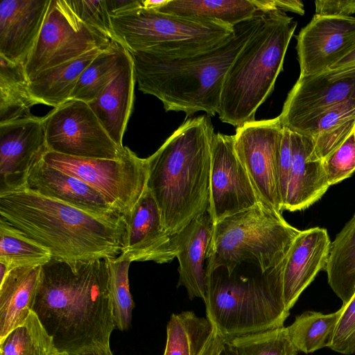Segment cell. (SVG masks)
<instances>
[{
	"label": "cell",
	"instance_id": "6da1fadb",
	"mask_svg": "<svg viewBox=\"0 0 355 355\" xmlns=\"http://www.w3.org/2000/svg\"><path fill=\"white\" fill-rule=\"evenodd\" d=\"M108 261L51 259L42 265L33 311L59 354L110 347L115 327Z\"/></svg>",
	"mask_w": 355,
	"mask_h": 355
},
{
	"label": "cell",
	"instance_id": "7a4b0ae2",
	"mask_svg": "<svg viewBox=\"0 0 355 355\" xmlns=\"http://www.w3.org/2000/svg\"><path fill=\"white\" fill-rule=\"evenodd\" d=\"M0 220L46 248L52 259H115L124 247L125 217L99 214L26 188L0 193Z\"/></svg>",
	"mask_w": 355,
	"mask_h": 355
},
{
	"label": "cell",
	"instance_id": "3957f363",
	"mask_svg": "<svg viewBox=\"0 0 355 355\" xmlns=\"http://www.w3.org/2000/svg\"><path fill=\"white\" fill-rule=\"evenodd\" d=\"M266 12L235 26L232 36L205 51L181 55L128 51L139 89L157 98L166 111L216 115L225 76Z\"/></svg>",
	"mask_w": 355,
	"mask_h": 355
},
{
	"label": "cell",
	"instance_id": "277c9868",
	"mask_svg": "<svg viewBox=\"0 0 355 355\" xmlns=\"http://www.w3.org/2000/svg\"><path fill=\"white\" fill-rule=\"evenodd\" d=\"M214 135L209 116L189 118L146 158L147 189L171 234L182 231L209 209Z\"/></svg>",
	"mask_w": 355,
	"mask_h": 355
},
{
	"label": "cell",
	"instance_id": "5b68a950",
	"mask_svg": "<svg viewBox=\"0 0 355 355\" xmlns=\"http://www.w3.org/2000/svg\"><path fill=\"white\" fill-rule=\"evenodd\" d=\"M297 23L280 10L266 12L238 53L224 79L218 114L239 127L255 113L274 89Z\"/></svg>",
	"mask_w": 355,
	"mask_h": 355
},
{
	"label": "cell",
	"instance_id": "8992f818",
	"mask_svg": "<svg viewBox=\"0 0 355 355\" xmlns=\"http://www.w3.org/2000/svg\"><path fill=\"white\" fill-rule=\"evenodd\" d=\"M300 232L261 203L227 217L213 225L207 277L219 268L231 277L243 261L255 263L264 275L286 257Z\"/></svg>",
	"mask_w": 355,
	"mask_h": 355
},
{
	"label": "cell",
	"instance_id": "52a82bcc",
	"mask_svg": "<svg viewBox=\"0 0 355 355\" xmlns=\"http://www.w3.org/2000/svg\"><path fill=\"white\" fill-rule=\"evenodd\" d=\"M204 302L206 318L225 340L282 327L290 313L280 286L266 275L236 281L213 272Z\"/></svg>",
	"mask_w": 355,
	"mask_h": 355
},
{
	"label": "cell",
	"instance_id": "ba28073f",
	"mask_svg": "<svg viewBox=\"0 0 355 355\" xmlns=\"http://www.w3.org/2000/svg\"><path fill=\"white\" fill-rule=\"evenodd\" d=\"M114 40L129 52L181 55L209 49L234 33L219 20L168 14L139 7L111 17Z\"/></svg>",
	"mask_w": 355,
	"mask_h": 355
},
{
	"label": "cell",
	"instance_id": "9c48e42d",
	"mask_svg": "<svg viewBox=\"0 0 355 355\" xmlns=\"http://www.w3.org/2000/svg\"><path fill=\"white\" fill-rule=\"evenodd\" d=\"M42 159L92 187L125 216L147 189L146 159L139 157L127 146L119 159L77 157L52 151H48Z\"/></svg>",
	"mask_w": 355,
	"mask_h": 355
},
{
	"label": "cell",
	"instance_id": "30bf717a",
	"mask_svg": "<svg viewBox=\"0 0 355 355\" xmlns=\"http://www.w3.org/2000/svg\"><path fill=\"white\" fill-rule=\"evenodd\" d=\"M114 42L80 19L67 0H51L37 42L24 65L27 76L30 78L93 49L107 48Z\"/></svg>",
	"mask_w": 355,
	"mask_h": 355
},
{
	"label": "cell",
	"instance_id": "8fae6325",
	"mask_svg": "<svg viewBox=\"0 0 355 355\" xmlns=\"http://www.w3.org/2000/svg\"><path fill=\"white\" fill-rule=\"evenodd\" d=\"M44 118L49 151L83 158L119 159L126 146L110 137L86 102L70 100Z\"/></svg>",
	"mask_w": 355,
	"mask_h": 355
},
{
	"label": "cell",
	"instance_id": "7c38bea8",
	"mask_svg": "<svg viewBox=\"0 0 355 355\" xmlns=\"http://www.w3.org/2000/svg\"><path fill=\"white\" fill-rule=\"evenodd\" d=\"M284 126L278 116L236 127V153L246 170L260 202L282 214L278 162Z\"/></svg>",
	"mask_w": 355,
	"mask_h": 355
},
{
	"label": "cell",
	"instance_id": "4fadbf2b",
	"mask_svg": "<svg viewBox=\"0 0 355 355\" xmlns=\"http://www.w3.org/2000/svg\"><path fill=\"white\" fill-rule=\"evenodd\" d=\"M259 203L250 177L236 153L234 135L215 133L207 210L213 225Z\"/></svg>",
	"mask_w": 355,
	"mask_h": 355
},
{
	"label": "cell",
	"instance_id": "5bb4252c",
	"mask_svg": "<svg viewBox=\"0 0 355 355\" xmlns=\"http://www.w3.org/2000/svg\"><path fill=\"white\" fill-rule=\"evenodd\" d=\"M355 98V69L299 76L279 115L291 131L326 110Z\"/></svg>",
	"mask_w": 355,
	"mask_h": 355
},
{
	"label": "cell",
	"instance_id": "9a60e30c",
	"mask_svg": "<svg viewBox=\"0 0 355 355\" xmlns=\"http://www.w3.org/2000/svg\"><path fill=\"white\" fill-rule=\"evenodd\" d=\"M48 151L43 117L0 124V193L24 188L31 168Z\"/></svg>",
	"mask_w": 355,
	"mask_h": 355
},
{
	"label": "cell",
	"instance_id": "2e32d148",
	"mask_svg": "<svg viewBox=\"0 0 355 355\" xmlns=\"http://www.w3.org/2000/svg\"><path fill=\"white\" fill-rule=\"evenodd\" d=\"M354 46V17L315 15L297 36L300 76L327 71Z\"/></svg>",
	"mask_w": 355,
	"mask_h": 355
},
{
	"label": "cell",
	"instance_id": "e0dca14e",
	"mask_svg": "<svg viewBox=\"0 0 355 355\" xmlns=\"http://www.w3.org/2000/svg\"><path fill=\"white\" fill-rule=\"evenodd\" d=\"M331 243L324 228L300 230L286 257L267 272L279 283L288 310L317 274L325 268Z\"/></svg>",
	"mask_w": 355,
	"mask_h": 355
},
{
	"label": "cell",
	"instance_id": "ac0fdd59",
	"mask_svg": "<svg viewBox=\"0 0 355 355\" xmlns=\"http://www.w3.org/2000/svg\"><path fill=\"white\" fill-rule=\"evenodd\" d=\"M125 217L124 247L118 258L132 261H172L177 256L176 234L168 233L150 191H146Z\"/></svg>",
	"mask_w": 355,
	"mask_h": 355
},
{
	"label": "cell",
	"instance_id": "d6986e66",
	"mask_svg": "<svg viewBox=\"0 0 355 355\" xmlns=\"http://www.w3.org/2000/svg\"><path fill=\"white\" fill-rule=\"evenodd\" d=\"M51 0L0 2V56L25 65L42 29Z\"/></svg>",
	"mask_w": 355,
	"mask_h": 355
},
{
	"label": "cell",
	"instance_id": "ffe728a7",
	"mask_svg": "<svg viewBox=\"0 0 355 355\" xmlns=\"http://www.w3.org/2000/svg\"><path fill=\"white\" fill-rule=\"evenodd\" d=\"M291 165L282 210L295 211L316 202L330 186L322 161L314 155L311 137L291 131Z\"/></svg>",
	"mask_w": 355,
	"mask_h": 355
},
{
	"label": "cell",
	"instance_id": "44dd1931",
	"mask_svg": "<svg viewBox=\"0 0 355 355\" xmlns=\"http://www.w3.org/2000/svg\"><path fill=\"white\" fill-rule=\"evenodd\" d=\"M24 188L87 211L99 214H121L92 187L48 165L43 159L31 168Z\"/></svg>",
	"mask_w": 355,
	"mask_h": 355
},
{
	"label": "cell",
	"instance_id": "7402d4cb",
	"mask_svg": "<svg viewBox=\"0 0 355 355\" xmlns=\"http://www.w3.org/2000/svg\"><path fill=\"white\" fill-rule=\"evenodd\" d=\"M213 223L208 211L192 220L176 234L179 279L177 287L184 286L191 300L206 298V261Z\"/></svg>",
	"mask_w": 355,
	"mask_h": 355
},
{
	"label": "cell",
	"instance_id": "603a6c76",
	"mask_svg": "<svg viewBox=\"0 0 355 355\" xmlns=\"http://www.w3.org/2000/svg\"><path fill=\"white\" fill-rule=\"evenodd\" d=\"M133 63L127 51L119 73L100 94L88 103L112 139L121 148L130 116L135 82Z\"/></svg>",
	"mask_w": 355,
	"mask_h": 355
},
{
	"label": "cell",
	"instance_id": "cb8c5ba5",
	"mask_svg": "<svg viewBox=\"0 0 355 355\" xmlns=\"http://www.w3.org/2000/svg\"><path fill=\"white\" fill-rule=\"evenodd\" d=\"M41 266L13 268L0 281V340L22 325L33 311Z\"/></svg>",
	"mask_w": 355,
	"mask_h": 355
},
{
	"label": "cell",
	"instance_id": "d4e9b609",
	"mask_svg": "<svg viewBox=\"0 0 355 355\" xmlns=\"http://www.w3.org/2000/svg\"><path fill=\"white\" fill-rule=\"evenodd\" d=\"M280 0H168L158 11L219 20L233 27L264 11L280 10Z\"/></svg>",
	"mask_w": 355,
	"mask_h": 355
},
{
	"label": "cell",
	"instance_id": "484cf974",
	"mask_svg": "<svg viewBox=\"0 0 355 355\" xmlns=\"http://www.w3.org/2000/svg\"><path fill=\"white\" fill-rule=\"evenodd\" d=\"M107 48L93 49L39 72L29 78L31 94L39 104L53 108L63 105L71 100L72 92L85 69L102 51Z\"/></svg>",
	"mask_w": 355,
	"mask_h": 355
},
{
	"label": "cell",
	"instance_id": "4316f807",
	"mask_svg": "<svg viewBox=\"0 0 355 355\" xmlns=\"http://www.w3.org/2000/svg\"><path fill=\"white\" fill-rule=\"evenodd\" d=\"M355 129V98L340 103L298 126L295 132L311 137L315 156L323 160Z\"/></svg>",
	"mask_w": 355,
	"mask_h": 355
},
{
	"label": "cell",
	"instance_id": "83f0119b",
	"mask_svg": "<svg viewBox=\"0 0 355 355\" xmlns=\"http://www.w3.org/2000/svg\"><path fill=\"white\" fill-rule=\"evenodd\" d=\"M324 270L329 285L346 304L355 294V214L331 242Z\"/></svg>",
	"mask_w": 355,
	"mask_h": 355
},
{
	"label": "cell",
	"instance_id": "f1b7e54d",
	"mask_svg": "<svg viewBox=\"0 0 355 355\" xmlns=\"http://www.w3.org/2000/svg\"><path fill=\"white\" fill-rule=\"evenodd\" d=\"M36 104L24 64L0 56V124L33 116Z\"/></svg>",
	"mask_w": 355,
	"mask_h": 355
},
{
	"label": "cell",
	"instance_id": "f546056e",
	"mask_svg": "<svg viewBox=\"0 0 355 355\" xmlns=\"http://www.w3.org/2000/svg\"><path fill=\"white\" fill-rule=\"evenodd\" d=\"M215 333L207 318L186 311L171 315L163 355H200Z\"/></svg>",
	"mask_w": 355,
	"mask_h": 355
},
{
	"label": "cell",
	"instance_id": "4dcf8cb0",
	"mask_svg": "<svg viewBox=\"0 0 355 355\" xmlns=\"http://www.w3.org/2000/svg\"><path fill=\"white\" fill-rule=\"evenodd\" d=\"M343 313V307L334 313L324 314L305 311L286 327L288 336L298 352L312 353L330 347Z\"/></svg>",
	"mask_w": 355,
	"mask_h": 355
},
{
	"label": "cell",
	"instance_id": "1f68e13d",
	"mask_svg": "<svg viewBox=\"0 0 355 355\" xmlns=\"http://www.w3.org/2000/svg\"><path fill=\"white\" fill-rule=\"evenodd\" d=\"M126 53L127 50L116 41L102 51L81 73L71 100L88 103L95 99L119 73Z\"/></svg>",
	"mask_w": 355,
	"mask_h": 355
},
{
	"label": "cell",
	"instance_id": "d6a6232c",
	"mask_svg": "<svg viewBox=\"0 0 355 355\" xmlns=\"http://www.w3.org/2000/svg\"><path fill=\"white\" fill-rule=\"evenodd\" d=\"M52 338L33 311L26 321L0 340V355H58Z\"/></svg>",
	"mask_w": 355,
	"mask_h": 355
},
{
	"label": "cell",
	"instance_id": "836d02e7",
	"mask_svg": "<svg viewBox=\"0 0 355 355\" xmlns=\"http://www.w3.org/2000/svg\"><path fill=\"white\" fill-rule=\"evenodd\" d=\"M51 259L46 248L0 220V262L11 270L18 266H42Z\"/></svg>",
	"mask_w": 355,
	"mask_h": 355
},
{
	"label": "cell",
	"instance_id": "e575fe53",
	"mask_svg": "<svg viewBox=\"0 0 355 355\" xmlns=\"http://www.w3.org/2000/svg\"><path fill=\"white\" fill-rule=\"evenodd\" d=\"M225 341L231 355H297L298 352L284 327Z\"/></svg>",
	"mask_w": 355,
	"mask_h": 355
},
{
	"label": "cell",
	"instance_id": "d590c367",
	"mask_svg": "<svg viewBox=\"0 0 355 355\" xmlns=\"http://www.w3.org/2000/svg\"><path fill=\"white\" fill-rule=\"evenodd\" d=\"M109 290L113 311L114 327L120 331L129 329L135 303L128 279L131 262L119 258L109 259Z\"/></svg>",
	"mask_w": 355,
	"mask_h": 355
},
{
	"label": "cell",
	"instance_id": "8d00e7d4",
	"mask_svg": "<svg viewBox=\"0 0 355 355\" xmlns=\"http://www.w3.org/2000/svg\"><path fill=\"white\" fill-rule=\"evenodd\" d=\"M322 164L329 186L342 182L355 172V129L322 160Z\"/></svg>",
	"mask_w": 355,
	"mask_h": 355
},
{
	"label": "cell",
	"instance_id": "74e56055",
	"mask_svg": "<svg viewBox=\"0 0 355 355\" xmlns=\"http://www.w3.org/2000/svg\"><path fill=\"white\" fill-rule=\"evenodd\" d=\"M78 17L114 40L111 17L105 0H67Z\"/></svg>",
	"mask_w": 355,
	"mask_h": 355
},
{
	"label": "cell",
	"instance_id": "f35d334b",
	"mask_svg": "<svg viewBox=\"0 0 355 355\" xmlns=\"http://www.w3.org/2000/svg\"><path fill=\"white\" fill-rule=\"evenodd\" d=\"M342 307L343 313L329 348L342 354L351 355L355 354V294Z\"/></svg>",
	"mask_w": 355,
	"mask_h": 355
},
{
	"label": "cell",
	"instance_id": "ab89813d",
	"mask_svg": "<svg viewBox=\"0 0 355 355\" xmlns=\"http://www.w3.org/2000/svg\"><path fill=\"white\" fill-rule=\"evenodd\" d=\"M291 165V131L284 127L278 162L279 189L282 207L287 194Z\"/></svg>",
	"mask_w": 355,
	"mask_h": 355
},
{
	"label": "cell",
	"instance_id": "60d3db41",
	"mask_svg": "<svg viewBox=\"0 0 355 355\" xmlns=\"http://www.w3.org/2000/svg\"><path fill=\"white\" fill-rule=\"evenodd\" d=\"M315 10L317 15L351 17L355 14V0H317Z\"/></svg>",
	"mask_w": 355,
	"mask_h": 355
},
{
	"label": "cell",
	"instance_id": "b9f144b4",
	"mask_svg": "<svg viewBox=\"0 0 355 355\" xmlns=\"http://www.w3.org/2000/svg\"><path fill=\"white\" fill-rule=\"evenodd\" d=\"M105 2L110 17L141 7V0H105Z\"/></svg>",
	"mask_w": 355,
	"mask_h": 355
},
{
	"label": "cell",
	"instance_id": "7bdbcfd3",
	"mask_svg": "<svg viewBox=\"0 0 355 355\" xmlns=\"http://www.w3.org/2000/svg\"><path fill=\"white\" fill-rule=\"evenodd\" d=\"M225 340L217 335L215 331L200 355H220L225 346Z\"/></svg>",
	"mask_w": 355,
	"mask_h": 355
},
{
	"label": "cell",
	"instance_id": "ee69618b",
	"mask_svg": "<svg viewBox=\"0 0 355 355\" xmlns=\"http://www.w3.org/2000/svg\"><path fill=\"white\" fill-rule=\"evenodd\" d=\"M355 69V46L344 58L332 65L329 70H348Z\"/></svg>",
	"mask_w": 355,
	"mask_h": 355
},
{
	"label": "cell",
	"instance_id": "f6af8a7d",
	"mask_svg": "<svg viewBox=\"0 0 355 355\" xmlns=\"http://www.w3.org/2000/svg\"><path fill=\"white\" fill-rule=\"evenodd\" d=\"M168 1V0H141V2L142 8L157 10L165 5Z\"/></svg>",
	"mask_w": 355,
	"mask_h": 355
},
{
	"label": "cell",
	"instance_id": "bcb514c9",
	"mask_svg": "<svg viewBox=\"0 0 355 355\" xmlns=\"http://www.w3.org/2000/svg\"><path fill=\"white\" fill-rule=\"evenodd\" d=\"M74 355H113L110 347L96 349Z\"/></svg>",
	"mask_w": 355,
	"mask_h": 355
},
{
	"label": "cell",
	"instance_id": "7dc6e473",
	"mask_svg": "<svg viewBox=\"0 0 355 355\" xmlns=\"http://www.w3.org/2000/svg\"><path fill=\"white\" fill-rule=\"evenodd\" d=\"M220 355H231V353H230V350L228 349L225 343V346H224L221 353L220 354Z\"/></svg>",
	"mask_w": 355,
	"mask_h": 355
},
{
	"label": "cell",
	"instance_id": "c3c4849f",
	"mask_svg": "<svg viewBox=\"0 0 355 355\" xmlns=\"http://www.w3.org/2000/svg\"><path fill=\"white\" fill-rule=\"evenodd\" d=\"M58 355H69L67 354H58Z\"/></svg>",
	"mask_w": 355,
	"mask_h": 355
}]
</instances>
